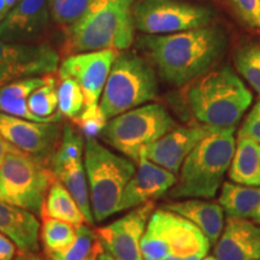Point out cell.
<instances>
[{"label": "cell", "mask_w": 260, "mask_h": 260, "mask_svg": "<svg viewBox=\"0 0 260 260\" xmlns=\"http://www.w3.org/2000/svg\"><path fill=\"white\" fill-rule=\"evenodd\" d=\"M139 47L146 52L165 82L181 87L204 74L222 57L228 38L220 25H205L169 35L139 38Z\"/></svg>", "instance_id": "6da1fadb"}, {"label": "cell", "mask_w": 260, "mask_h": 260, "mask_svg": "<svg viewBox=\"0 0 260 260\" xmlns=\"http://www.w3.org/2000/svg\"><path fill=\"white\" fill-rule=\"evenodd\" d=\"M135 0H99L79 22L65 28L61 54L84 52L123 51L134 41Z\"/></svg>", "instance_id": "7a4b0ae2"}, {"label": "cell", "mask_w": 260, "mask_h": 260, "mask_svg": "<svg viewBox=\"0 0 260 260\" xmlns=\"http://www.w3.org/2000/svg\"><path fill=\"white\" fill-rule=\"evenodd\" d=\"M234 133L235 128L211 129L183 161L180 177L169 195L174 199L216 197L235 152Z\"/></svg>", "instance_id": "3957f363"}, {"label": "cell", "mask_w": 260, "mask_h": 260, "mask_svg": "<svg viewBox=\"0 0 260 260\" xmlns=\"http://www.w3.org/2000/svg\"><path fill=\"white\" fill-rule=\"evenodd\" d=\"M188 104L201 124L235 128L252 104V93L230 67L201 77L190 86Z\"/></svg>", "instance_id": "277c9868"}, {"label": "cell", "mask_w": 260, "mask_h": 260, "mask_svg": "<svg viewBox=\"0 0 260 260\" xmlns=\"http://www.w3.org/2000/svg\"><path fill=\"white\" fill-rule=\"evenodd\" d=\"M84 168L94 220L103 222L118 213L123 190L136 168L132 159L113 153L96 139L84 144Z\"/></svg>", "instance_id": "5b68a950"}, {"label": "cell", "mask_w": 260, "mask_h": 260, "mask_svg": "<svg viewBox=\"0 0 260 260\" xmlns=\"http://www.w3.org/2000/svg\"><path fill=\"white\" fill-rule=\"evenodd\" d=\"M157 95L158 81L152 65L133 52H118L99 106L106 119H111L151 102Z\"/></svg>", "instance_id": "8992f818"}, {"label": "cell", "mask_w": 260, "mask_h": 260, "mask_svg": "<svg viewBox=\"0 0 260 260\" xmlns=\"http://www.w3.org/2000/svg\"><path fill=\"white\" fill-rule=\"evenodd\" d=\"M56 180L47 164L15 147L0 165V201L40 216Z\"/></svg>", "instance_id": "52a82bcc"}, {"label": "cell", "mask_w": 260, "mask_h": 260, "mask_svg": "<svg viewBox=\"0 0 260 260\" xmlns=\"http://www.w3.org/2000/svg\"><path fill=\"white\" fill-rule=\"evenodd\" d=\"M174 126L175 121L167 107L161 104H147L110 119L100 138L133 161H139L142 149Z\"/></svg>", "instance_id": "ba28073f"}, {"label": "cell", "mask_w": 260, "mask_h": 260, "mask_svg": "<svg viewBox=\"0 0 260 260\" xmlns=\"http://www.w3.org/2000/svg\"><path fill=\"white\" fill-rule=\"evenodd\" d=\"M135 28L149 35L172 34L212 23L214 12L209 6L180 0H135Z\"/></svg>", "instance_id": "9c48e42d"}, {"label": "cell", "mask_w": 260, "mask_h": 260, "mask_svg": "<svg viewBox=\"0 0 260 260\" xmlns=\"http://www.w3.org/2000/svg\"><path fill=\"white\" fill-rule=\"evenodd\" d=\"M145 232L160 241L168 255L204 258L209 253L211 246L209 239L199 228L167 209L153 211Z\"/></svg>", "instance_id": "30bf717a"}, {"label": "cell", "mask_w": 260, "mask_h": 260, "mask_svg": "<svg viewBox=\"0 0 260 260\" xmlns=\"http://www.w3.org/2000/svg\"><path fill=\"white\" fill-rule=\"evenodd\" d=\"M59 54L47 44L0 40V87L57 71Z\"/></svg>", "instance_id": "8fae6325"}, {"label": "cell", "mask_w": 260, "mask_h": 260, "mask_svg": "<svg viewBox=\"0 0 260 260\" xmlns=\"http://www.w3.org/2000/svg\"><path fill=\"white\" fill-rule=\"evenodd\" d=\"M153 211L154 203L148 201L109 225L98 228L103 248L118 260H144L140 243Z\"/></svg>", "instance_id": "7c38bea8"}, {"label": "cell", "mask_w": 260, "mask_h": 260, "mask_svg": "<svg viewBox=\"0 0 260 260\" xmlns=\"http://www.w3.org/2000/svg\"><path fill=\"white\" fill-rule=\"evenodd\" d=\"M61 129L58 123L34 122L0 112V135L14 147L45 164L59 142Z\"/></svg>", "instance_id": "4fadbf2b"}, {"label": "cell", "mask_w": 260, "mask_h": 260, "mask_svg": "<svg viewBox=\"0 0 260 260\" xmlns=\"http://www.w3.org/2000/svg\"><path fill=\"white\" fill-rule=\"evenodd\" d=\"M118 52L102 50L65 57L59 68V79L69 77L76 81L82 89L86 106L95 105Z\"/></svg>", "instance_id": "5bb4252c"}, {"label": "cell", "mask_w": 260, "mask_h": 260, "mask_svg": "<svg viewBox=\"0 0 260 260\" xmlns=\"http://www.w3.org/2000/svg\"><path fill=\"white\" fill-rule=\"evenodd\" d=\"M212 128L210 126H178L149 144L140 153L154 164L176 175L188 154Z\"/></svg>", "instance_id": "9a60e30c"}, {"label": "cell", "mask_w": 260, "mask_h": 260, "mask_svg": "<svg viewBox=\"0 0 260 260\" xmlns=\"http://www.w3.org/2000/svg\"><path fill=\"white\" fill-rule=\"evenodd\" d=\"M50 0H18L0 21V40L25 42L40 38L50 23Z\"/></svg>", "instance_id": "2e32d148"}, {"label": "cell", "mask_w": 260, "mask_h": 260, "mask_svg": "<svg viewBox=\"0 0 260 260\" xmlns=\"http://www.w3.org/2000/svg\"><path fill=\"white\" fill-rule=\"evenodd\" d=\"M176 175L140 157L138 169L123 190L118 212L141 206L165 194L176 183Z\"/></svg>", "instance_id": "e0dca14e"}, {"label": "cell", "mask_w": 260, "mask_h": 260, "mask_svg": "<svg viewBox=\"0 0 260 260\" xmlns=\"http://www.w3.org/2000/svg\"><path fill=\"white\" fill-rule=\"evenodd\" d=\"M214 256L218 260H260V224L228 217Z\"/></svg>", "instance_id": "ac0fdd59"}, {"label": "cell", "mask_w": 260, "mask_h": 260, "mask_svg": "<svg viewBox=\"0 0 260 260\" xmlns=\"http://www.w3.org/2000/svg\"><path fill=\"white\" fill-rule=\"evenodd\" d=\"M0 233L8 236L19 252L39 251L40 223L34 213L0 201Z\"/></svg>", "instance_id": "d6986e66"}, {"label": "cell", "mask_w": 260, "mask_h": 260, "mask_svg": "<svg viewBox=\"0 0 260 260\" xmlns=\"http://www.w3.org/2000/svg\"><path fill=\"white\" fill-rule=\"evenodd\" d=\"M164 209L180 214L199 228L211 245L218 241L224 228V211L219 204L191 199L167 204Z\"/></svg>", "instance_id": "ffe728a7"}, {"label": "cell", "mask_w": 260, "mask_h": 260, "mask_svg": "<svg viewBox=\"0 0 260 260\" xmlns=\"http://www.w3.org/2000/svg\"><path fill=\"white\" fill-rule=\"evenodd\" d=\"M46 82L45 75L42 77H28L14 81V82L0 87V112L6 113L29 121L51 123L46 119L34 115L28 107V98L35 89Z\"/></svg>", "instance_id": "44dd1931"}, {"label": "cell", "mask_w": 260, "mask_h": 260, "mask_svg": "<svg viewBox=\"0 0 260 260\" xmlns=\"http://www.w3.org/2000/svg\"><path fill=\"white\" fill-rule=\"evenodd\" d=\"M230 180L243 186H260V144L248 136H237L232 164Z\"/></svg>", "instance_id": "7402d4cb"}, {"label": "cell", "mask_w": 260, "mask_h": 260, "mask_svg": "<svg viewBox=\"0 0 260 260\" xmlns=\"http://www.w3.org/2000/svg\"><path fill=\"white\" fill-rule=\"evenodd\" d=\"M218 204L229 217L252 218L260 205V186H243L225 182Z\"/></svg>", "instance_id": "603a6c76"}, {"label": "cell", "mask_w": 260, "mask_h": 260, "mask_svg": "<svg viewBox=\"0 0 260 260\" xmlns=\"http://www.w3.org/2000/svg\"><path fill=\"white\" fill-rule=\"evenodd\" d=\"M40 217L64 220L76 228L87 224L82 211L59 180H56L51 184Z\"/></svg>", "instance_id": "cb8c5ba5"}, {"label": "cell", "mask_w": 260, "mask_h": 260, "mask_svg": "<svg viewBox=\"0 0 260 260\" xmlns=\"http://www.w3.org/2000/svg\"><path fill=\"white\" fill-rule=\"evenodd\" d=\"M84 144L86 142L83 135L73 125V123L63 126L59 142L47 162V167L51 169L54 176L57 177V175L68 165L82 160Z\"/></svg>", "instance_id": "d4e9b609"}, {"label": "cell", "mask_w": 260, "mask_h": 260, "mask_svg": "<svg viewBox=\"0 0 260 260\" xmlns=\"http://www.w3.org/2000/svg\"><path fill=\"white\" fill-rule=\"evenodd\" d=\"M57 180H59L63 186L76 201L77 206L82 211L84 218L88 225H93L94 217L90 206V198L88 189V181H87L86 172L82 160L73 162V164L65 167L59 174L57 175Z\"/></svg>", "instance_id": "484cf974"}, {"label": "cell", "mask_w": 260, "mask_h": 260, "mask_svg": "<svg viewBox=\"0 0 260 260\" xmlns=\"http://www.w3.org/2000/svg\"><path fill=\"white\" fill-rule=\"evenodd\" d=\"M46 82L32 92L28 98L29 110L51 123H59L61 115L56 113L58 107V80L53 74L45 75Z\"/></svg>", "instance_id": "4316f807"}, {"label": "cell", "mask_w": 260, "mask_h": 260, "mask_svg": "<svg viewBox=\"0 0 260 260\" xmlns=\"http://www.w3.org/2000/svg\"><path fill=\"white\" fill-rule=\"evenodd\" d=\"M95 230H92L88 225L76 228V237L74 242L61 252L45 253L46 260H87L94 254L103 251Z\"/></svg>", "instance_id": "83f0119b"}, {"label": "cell", "mask_w": 260, "mask_h": 260, "mask_svg": "<svg viewBox=\"0 0 260 260\" xmlns=\"http://www.w3.org/2000/svg\"><path fill=\"white\" fill-rule=\"evenodd\" d=\"M40 239L45 253L61 252L67 249L76 237V226L64 220L41 217Z\"/></svg>", "instance_id": "f1b7e54d"}, {"label": "cell", "mask_w": 260, "mask_h": 260, "mask_svg": "<svg viewBox=\"0 0 260 260\" xmlns=\"http://www.w3.org/2000/svg\"><path fill=\"white\" fill-rule=\"evenodd\" d=\"M235 65L260 96V44H247L237 48Z\"/></svg>", "instance_id": "f546056e"}, {"label": "cell", "mask_w": 260, "mask_h": 260, "mask_svg": "<svg viewBox=\"0 0 260 260\" xmlns=\"http://www.w3.org/2000/svg\"><path fill=\"white\" fill-rule=\"evenodd\" d=\"M86 106L82 89L73 79L58 80V112L67 118L79 116Z\"/></svg>", "instance_id": "4dcf8cb0"}, {"label": "cell", "mask_w": 260, "mask_h": 260, "mask_svg": "<svg viewBox=\"0 0 260 260\" xmlns=\"http://www.w3.org/2000/svg\"><path fill=\"white\" fill-rule=\"evenodd\" d=\"M99 0H54L51 15L57 24L64 29L79 22Z\"/></svg>", "instance_id": "1f68e13d"}, {"label": "cell", "mask_w": 260, "mask_h": 260, "mask_svg": "<svg viewBox=\"0 0 260 260\" xmlns=\"http://www.w3.org/2000/svg\"><path fill=\"white\" fill-rule=\"evenodd\" d=\"M74 126L79 129V132L83 135L84 139H95L96 136L102 135L105 128L107 119L100 109V106L95 105L84 106L82 112L79 116L71 119Z\"/></svg>", "instance_id": "d6a6232c"}, {"label": "cell", "mask_w": 260, "mask_h": 260, "mask_svg": "<svg viewBox=\"0 0 260 260\" xmlns=\"http://www.w3.org/2000/svg\"><path fill=\"white\" fill-rule=\"evenodd\" d=\"M232 4L243 23L260 30V0H232Z\"/></svg>", "instance_id": "836d02e7"}, {"label": "cell", "mask_w": 260, "mask_h": 260, "mask_svg": "<svg viewBox=\"0 0 260 260\" xmlns=\"http://www.w3.org/2000/svg\"><path fill=\"white\" fill-rule=\"evenodd\" d=\"M239 134L254 139L260 144V102L256 103L247 115Z\"/></svg>", "instance_id": "e575fe53"}, {"label": "cell", "mask_w": 260, "mask_h": 260, "mask_svg": "<svg viewBox=\"0 0 260 260\" xmlns=\"http://www.w3.org/2000/svg\"><path fill=\"white\" fill-rule=\"evenodd\" d=\"M16 245L8 236L0 233V260H14L16 258Z\"/></svg>", "instance_id": "d590c367"}, {"label": "cell", "mask_w": 260, "mask_h": 260, "mask_svg": "<svg viewBox=\"0 0 260 260\" xmlns=\"http://www.w3.org/2000/svg\"><path fill=\"white\" fill-rule=\"evenodd\" d=\"M14 148H15L14 146L10 144V142L6 141V140L0 135V165H2L3 161L5 160L6 155H8Z\"/></svg>", "instance_id": "8d00e7d4"}, {"label": "cell", "mask_w": 260, "mask_h": 260, "mask_svg": "<svg viewBox=\"0 0 260 260\" xmlns=\"http://www.w3.org/2000/svg\"><path fill=\"white\" fill-rule=\"evenodd\" d=\"M14 260H45V259L41 258L40 255H38L37 253L19 252L18 255H16V258Z\"/></svg>", "instance_id": "74e56055"}, {"label": "cell", "mask_w": 260, "mask_h": 260, "mask_svg": "<svg viewBox=\"0 0 260 260\" xmlns=\"http://www.w3.org/2000/svg\"><path fill=\"white\" fill-rule=\"evenodd\" d=\"M9 6L6 4V0H0V21L5 17L9 11Z\"/></svg>", "instance_id": "f35d334b"}, {"label": "cell", "mask_w": 260, "mask_h": 260, "mask_svg": "<svg viewBox=\"0 0 260 260\" xmlns=\"http://www.w3.org/2000/svg\"><path fill=\"white\" fill-rule=\"evenodd\" d=\"M96 260H118V259H116L115 256H112L110 253H107L105 249H103V251L98 254Z\"/></svg>", "instance_id": "ab89813d"}, {"label": "cell", "mask_w": 260, "mask_h": 260, "mask_svg": "<svg viewBox=\"0 0 260 260\" xmlns=\"http://www.w3.org/2000/svg\"><path fill=\"white\" fill-rule=\"evenodd\" d=\"M252 219L254 220L255 223L260 224V205H259V206H258V209L255 210V212L253 213V216H252Z\"/></svg>", "instance_id": "60d3db41"}, {"label": "cell", "mask_w": 260, "mask_h": 260, "mask_svg": "<svg viewBox=\"0 0 260 260\" xmlns=\"http://www.w3.org/2000/svg\"><path fill=\"white\" fill-rule=\"evenodd\" d=\"M17 2H18V0H6V4H8L9 9H10V8H12V6H14Z\"/></svg>", "instance_id": "b9f144b4"}, {"label": "cell", "mask_w": 260, "mask_h": 260, "mask_svg": "<svg viewBox=\"0 0 260 260\" xmlns=\"http://www.w3.org/2000/svg\"><path fill=\"white\" fill-rule=\"evenodd\" d=\"M200 260H218L216 258V256H204V258H201Z\"/></svg>", "instance_id": "7bdbcfd3"}, {"label": "cell", "mask_w": 260, "mask_h": 260, "mask_svg": "<svg viewBox=\"0 0 260 260\" xmlns=\"http://www.w3.org/2000/svg\"><path fill=\"white\" fill-rule=\"evenodd\" d=\"M100 253V252H99ZM99 253H98V254H99ZM98 254H94L93 256H90L89 259H87V260H96V256H98Z\"/></svg>", "instance_id": "ee69618b"}, {"label": "cell", "mask_w": 260, "mask_h": 260, "mask_svg": "<svg viewBox=\"0 0 260 260\" xmlns=\"http://www.w3.org/2000/svg\"><path fill=\"white\" fill-rule=\"evenodd\" d=\"M50 2H51V4H52V3H53V2H54V0H50Z\"/></svg>", "instance_id": "f6af8a7d"}]
</instances>
